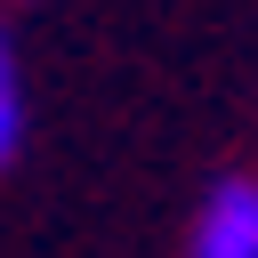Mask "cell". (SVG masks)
Returning a JSON list of instances; mask_svg holds the SVG:
<instances>
[{
  "mask_svg": "<svg viewBox=\"0 0 258 258\" xmlns=\"http://www.w3.org/2000/svg\"><path fill=\"white\" fill-rule=\"evenodd\" d=\"M185 258H258V177H218L202 194Z\"/></svg>",
  "mask_w": 258,
  "mask_h": 258,
  "instance_id": "cell-1",
  "label": "cell"
},
{
  "mask_svg": "<svg viewBox=\"0 0 258 258\" xmlns=\"http://www.w3.org/2000/svg\"><path fill=\"white\" fill-rule=\"evenodd\" d=\"M16 145H24V73H16V40L0 24V169L16 161Z\"/></svg>",
  "mask_w": 258,
  "mask_h": 258,
  "instance_id": "cell-2",
  "label": "cell"
}]
</instances>
